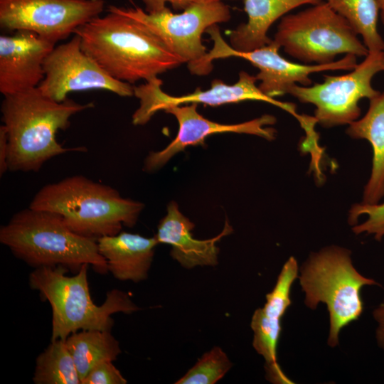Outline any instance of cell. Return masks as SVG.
I'll use <instances>...</instances> for the list:
<instances>
[{
  "label": "cell",
  "mask_w": 384,
  "mask_h": 384,
  "mask_svg": "<svg viewBox=\"0 0 384 384\" xmlns=\"http://www.w3.org/2000/svg\"><path fill=\"white\" fill-rule=\"evenodd\" d=\"M93 107L92 102L68 98L55 101L38 87L4 96L1 112L8 139V171L36 172L53 157L87 151L85 146L63 147L55 135L69 127L73 115Z\"/></svg>",
  "instance_id": "cell-1"
},
{
  "label": "cell",
  "mask_w": 384,
  "mask_h": 384,
  "mask_svg": "<svg viewBox=\"0 0 384 384\" xmlns=\"http://www.w3.org/2000/svg\"><path fill=\"white\" fill-rule=\"evenodd\" d=\"M82 50L112 78L133 84L148 81L183 63L148 28L109 11L80 26Z\"/></svg>",
  "instance_id": "cell-2"
},
{
  "label": "cell",
  "mask_w": 384,
  "mask_h": 384,
  "mask_svg": "<svg viewBox=\"0 0 384 384\" xmlns=\"http://www.w3.org/2000/svg\"><path fill=\"white\" fill-rule=\"evenodd\" d=\"M0 242L31 267L61 266L78 272L84 264L108 272L97 240L74 232L63 218L30 207L15 213L0 228Z\"/></svg>",
  "instance_id": "cell-3"
},
{
  "label": "cell",
  "mask_w": 384,
  "mask_h": 384,
  "mask_svg": "<svg viewBox=\"0 0 384 384\" xmlns=\"http://www.w3.org/2000/svg\"><path fill=\"white\" fill-rule=\"evenodd\" d=\"M28 207L55 213L76 233L97 240L118 234L123 225L133 227L144 205L110 186L74 175L43 186Z\"/></svg>",
  "instance_id": "cell-4"
},
{
  "label": "cell",
  "mask_w": 384,
  "mask_h": 384,
  "mask_svg": "<svg viewBox=\"0 0 384 384\" xmlns=\"http://www.w3.org/2000/svg\"><path fill=\"white\" fill-rule=\"evenodd\" d=\"M89 265L84 264L73 276L61 266L41 267L29 275V286L49 302L52 309L51 340H65L79 330H110L114 324L112 315L132 314L139 308L129 295L119 289L107 292L100 306L92 299L87 280Z\"/></svg>",
  "instance_id": "cell-5"
},
{
  "label": "cell",
  "mask_w": 384,
  "mask_h": 384,
  "mask_svg": "<svg viewBox=\"0 0 384 384\" xmlns=\"http://www.w3.org/2000/svg\"><path fill=\"white\" fill-rule=\"evenodd\" d=\"M351 251L338 246L313 252L300 269V286L304 304L315 309L321 302L329 315L328 344H338L341 330L357 320L363 311L361 290L364 286L379 285L354 267Z\"/></svg>",
  "instance_id": "cell-6"
},
{
  "label": "cell",
  "mask_w": 384,
  "mask_h": 384,
  "mask_svg": "<svg viewBox=\"0 0 384 384\" xmlns=\"http://www.w3.org/2000/svg\"><path fill=\"white\" fill-rule=\"evenodd\" d=\"M273 40L306 63L328 64L340 54L361 57L368 53L351 26L326 1L283 16Z\"/></svg>",
  "instance_id": "cell-7"
},
{
  "label": "cell",
  "mask_w": 384,
  "mask_h": 384,
  "mask_svg": "<svg viewBox=\"0 0 384 384\" xmlns=\"http://www.w3.org/2000/svg\"><path fill=\"white\" fill-rule=\"evenodd\" d=\"M108 11L144 26L183 63L188 64L192 74L200 76L207 75L203 60L208 52L202 41L203 33L213 25L228 21L231 17L230 8L223 1L194 4L177 14L167 6L151 13L139 7L115 6H110Z\"/></svg>",
  "instance_id": "cell-8"
},
{
  "label": "cell",
  "mask_w": 384,
  "mask_h": 384,
  "mask_svg": "<svg viewBox=\"0 0 384 384\" xmlns=\"http://www.w3.org/2000/svg\"><path fill=\"white\" fill-rule=\"evenodd\" d=\"M384 71V51L368 53L365 59L349 73L324 75L321 83L309 86L294 85L288 94L302 103L315 106L317 124L329 128L349 124L360 117L359 102L369 100L380 92L372 86V80Z\"/></svg>",
  "instance_id": "cell-9"
},
{
  "label": "cell",
  "mask_w": 384,
  "mask_h": 384,
  "mask_svg": "<svg viewBox=\"0 0 384 384\" xmlns=\"http://www.w3.org/2000/svg\"><path fill=\"white\" fill-rule=\"evenodd\" d=\"M213 41V48L204 58L203 64L208 73L213 70V60L228 57H238L249 61L259 70L255 75L260 81L258 87L267 96L274 98L288 94L294 85H312L310 75L329 70H351L357 65L356 56L345 55L340 60L328 64L303 65L291 62L279 53L280 46L274 41L262 48L238 52L228 44L222 37L218 25L206 31Z\"/></svg>",
  "instance_id": "cell-10"
},
{
  "label": "cell",
  "mask_w": 384,
  "mask_h": 384,
  "mask_svg": "<svg viewBox=\"0 0 384 384\" xmlns=\"http://www.w3.org/2000/svg\"><path fill=\"white\" fill-rule=\"evenodd\" d=\"M104 9V0H0V26L32 31L55 44Z\"/></svg>",
  "instance_id": "cell-11"
},
{
  "label": "cell",
  "mask_w": 384,
  "mask_h": 384,
  "mask_svg": "<svg viewBox=\"0 0 384 384\" xmlns=\"http://www.w3.org/2000/svg\"><path fill=\"white\" fill-rule=\"evenodd\" d=\"M257 82L255 75L242 70L239 73L238 80L233 85H228L221 80L215 79L206 90L198 87L192 93L172 96L162 90L163 81L158 77L154 78L134 87V95L139 99V107L132 115V123L134 125L145 124L156 112L173 106L196 103L217 107L247 100L270 103L287 112L298 122L302 119V115L297 113L294 104L267 96L256 85Z\"/></svg>",
  "instance_id": "cell-12"
},
{
  "label": "cell",
  "mask_w": 384,
  "mask_h": 384,
  "mask_svg": "<svg viewBox=\"0 0 384 384\" xmlns=\"http://www.w3.org/2000/svg\"><path fill=\"white\" fill-rule=\"evenodd\" d=\"M44 78L38 86L42 94L63 102L74 91L104 90L121 97L134 95V87L112 78L81 48L80 37L55 46L43 63Z\"/></svg>",
  "instance_id": "cell-13"
},
{
  "label": "cell",
  "mask_w": 384,
  "mask_h": 384,
  "mask_svg": "<svg viewBox=\"0 0 384 384\" xmlns=\"http://www.w3.org/2000/svg\"><path fill=\"white\" fill-rule=\"evenodd\" d=\"M198 104L191 103L173 106L164 110L174 115L178 123L175 139L164 149L152 151L145 159L144 169L153 171L162 167L172 156L190 146L203 144L205 139L213 134L234 132L248 134L271 141L275 138L276 130L267 127L274 124L276 119L270 114L242 123L225 124L210 121L197 110Z\"/></svg>",
  "instance_id": "cell-14"
},
{
  "label": "cell",
  "mask_w": 384,
  "mask_h": 384,
  "mask_svg": "<svg viewBox=\"0 0 384 384\" xmlns=\"http://www.w3.org/2000/svg\"><path fill=\"white\" fill-rule=\"evenodd\" d=\"M298 264L290 257L283 265L273 289L266 295L263 307L252 317V345L265 361L267 379L273 383H293L277 362V348L282 331L281 320L291 305V288L298 277Z\"/></svg>",
  "instance_id": "cell-15"
},
{
  "label": "cell",
  "mask_w": 384,
  "mask_h": 384,
  "mask_svg": "<svg viewBox=\"0 0 384 384\" xmlns=\"http://www.w3.org/2000/svg\"><path fill=\"white\" fill-rule=\"evenodd\" d=\"M55 43L37 33L20 30L0 36V92L5 96L38 87L43 63Z\"/></svg>",
  "instance_id": "cell-16"
},
{
  "label": "cell",
  "mask_w": 384,
  "mask_h": 384,
  "mask_svg": "<svg viewBox=\"0 0 384 384\" xmlns=\"http://www.w3.org/2000/svg\"><path fill=\"white\" fill-rule=\"evenodd\" d=\"M193 228L194 224L173 201L168 205L167 213L159 223L155 238L159 244L172 247L171 255L185 268L216 265L219 252L216 243L231 233V226L226 221L221 233L208 240L195 239L191 233Z\"/></svg>",
  "instance_id": "cell-17"
},
{
  "label": "cell",
  "mask_w": 384,
  "mask_h": 384,
  "mask_svg": "<svg viewBox=\"0 0 384 384\" xmlns=\"http://www.w3.org/2000/svg\"><path fill=\"white\" fill-rule=\"evenodd\" d=\"M99 252L107 262V270L120 281L139 282L148 277L156 238L120 232L97 240Z\"/></svg>",
  "instance_id": "cell-18"
},
{
  "label": "cell",
  "mask_w": 384,
  "mask_h": 384,
  "mask_svg": "<svg viewBox=\"0 0 384 384\" xmlns=\"http://www.w3.org/2000/svg\"><path fill=\"white\" fill-rule=\"evenodd\" d=\"M321 0H244L246 23L228 32L230 46L238 52L262 48L272 41L267 33L272 24L293 9Z\"/></svg>",
  "instance_id": "cell-19"
},
{
  "label": "cell",
  "mask_w": 384,
  "mask_h": 384,
  "mask_svg": "<svg viewBox=\"0 0 384 384\" xmlns=\"http://www.w3.org/2000/svg\"><path fill=\"white\" fill-rule=\"evenodd\" d=\"M346 134L367 140L372 146V170L361 203L377 204L384 197V92L369 100L366 114L349 124Z\"/></svg>",
  "instance_id": "cell-20"
},
{
  "label": "cell",
  "mask_w": 384,
  "mask_h": 384,
  "mask_svg": "<svg viewBox=\"0 0 384 384\" xmlns=\"http://www.w3.org/2000/svg\"><path fill=\"white\" fill-rule=\"evenodd\" d=\"M65 341L80 381L97 363L114 361L122 353L119 343L110 330H82L70 334Z\"/></svg>",
  "instance_id": "cell-21"
},
{
  "label": "cell",
  "mask_w": 384,
  "mask_h": 384,
  "mask_svg": "<svg viewBox=\"0 0 384 384\" xmlns=\"http://www.w3.org/2000/svg\"><path fill=\"white\" fill-rule=\"evenodd\" d=\"M363 38L368 53L384 51V40L378 30L377 0H325Z\"/></svg>",
  "instance_id": "cell-22"
},
{
  "label": "cell",
  "mask_w": 384,
  "mask_h": 384,
  "mask_svg": "<svg viewBox=\"0 0 384 384\" xmlns=\"http://www.w3.org/2000/svg\"><path fill=\"white\" fill-rule=\"evenodd\" d=\"M35 384H81L73 358L61 339L51 341L36 360Z\"/></svg>",
  "instance_id": "cell-23"
},
{
  "label": "cell",
  "mask_w": 384,
  "mask_h": 384,
  "mask_svg": "<svg viewBox=\"0 0 384 384\" xmlns=\"http://www.w3.org/2000/svg\"><path fill=\"white\" fill-rule=\"evenodd\" d=\"M232 367L226 353L218 346L205 353L176 384H214Z\"/></svg>",
  "instance_id": "cell-24"
},
{
  "label": "cell",
  "mask_w": 384,
  "mask_h": 384,
  "mask_svg": "<svg viewBox=\"0 0 384 384\" xmlns=\"http://www.w3.org/2000/svg\"><path fill=\"white\" fill-rule=\"evenodd\" d=\"M348 221L354 233L373 235L376 240L384 237V201L377 204L356 203L349 210Z\"/></svg>",
  "instance_id": "cell-25"
},
{
  "label": "cell",
  "mask_w": 384,
  "mask_h": 384,
  "mask_svg": "<svg viewBox=\"0 0 384 384\" xmlns=\"http://www.w3.org/2000/svg\"><path fill=\"white\" fill-rule=\"evenodd\" d=\"M127 383V380L110 361H104L97 363L81 381V384H125Z\"/></svg>",
  "instance_id": "cell-26"
},
{
  "label": "cell",
  "mask_w": 384,
  "mask_h": 384,
  "mask_svg": "<svg viewBox=\"0 0 384 384\" xmlns=\"http://www.w3.org/2000/svg\"><path fill=\"white\" fill-rule=\"evenodd\" d=\"M144 4V10L151 13L162 10L166 6V3H169L174 10H184L188 6L201 2L210 1H225V0H142ZM235 1V0H232Z\"/></svg>",
  "instance_id": "cell-27"
},
{
  "label": "cell",
  "mask_w": 384,
  "mask_h": 384,
  "mask_svg": "<svg viewBox=\"0 0 384 384\" xmlns=\"http://www.w3.org/2000/svg\"><path fill=\"white\" fill-rule=\"evenodd\" d=\"M373 316L377 323L375 338L378 346L384 351V299L374 309Z\"/></svg>",
  "instance_id": "cell-28"
},
{
  "label": "cell",
  "mask_w": 384,
  "mask_h": 384,
  "mask_svg": "<svg viewBox=\"0 0 384 384\" xmlns=\"http://www.w3.org/2000/svg\"><path fill=\"white\" fill-rule=\"evenodd\" d=\"M8 139L5 128L0 126V176H2L8 171Z\"/></svg>",
  "instance_id": "cell-29"
},
{
  "label": "cell",
  "mask_w": 384,
  "mask_h": 384,
  "mask_svg": "<svg viewBox=\"0 0 384 384\" xmlns=\"http://www.w3.org/2000/svg\"><path fill=\"white\" fill-rule=\"evenodd\" d=\"M380 12V17L384 25V0H377Z\"/></svg>",
  "instance_id": "cell-30"
}]
</instances>
